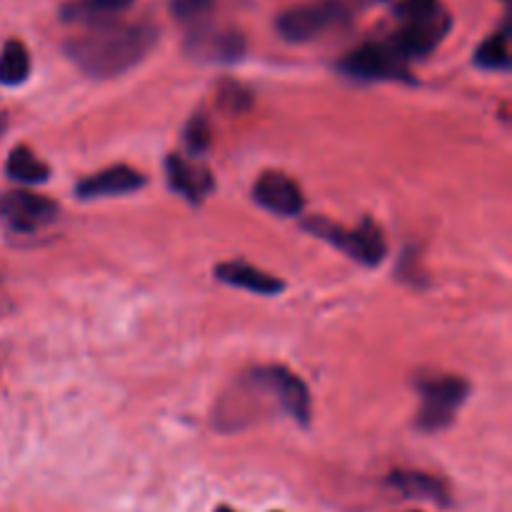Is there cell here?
I'll use <instances>...</instances> for the list:
<instances>
[{"instance_id":"cell-1","label":"cell","mask_w":512,"mask_h":512,"mask_svg":"<svg viewBox=\"0 0 512 512\" xmlns=\"http://www.w3.org/2000/svg\"><path fill=\"white\" fill-rule=\"evenodd\" d=\"M158 28L153 23H108L88 28L65 43L68 58L90 78L128 73L153 50Z\"/></svg>"},{"instance_id":"cell-2","label":"cell","mask_w":512,"mask_h":512,"mask_svg":"<svg viewBox=\"0 0 512 512\" xmlns=\"http://www.w3.org/2000/svg\"><path fill=\"white\" fill-rule=\"evenodd\" d=\"M400 28L388 40L403 60L433 53L453 28V15L440 0H403L395 5Z\"/></svg>"},{"instance_id":"cell-3","label":"cell","mask_w":512,"mask_h":512,"mask_svg":"<svg viewBox=\"0 0 512 512\" xmlns=\"http://www.w3.org/2000/svg\"><path fill=\"white\" fill-rule=\"evenodd\" d=\"M305 230H310L315 238L335 245L340 253H345L348 258L358 260L363 265H378L385 258V250H388L385 248L383 233H380V228L373 220H365L360 228L348 230L325 218H313L305 223Z\"/></svg>"},{"instance_id":"cell-4","label":"cell","mask_w":512,"mask_h":512,"mask_svg":"<svg viewBox=\"0 0 512 512\" xmlns=\"http://www.w3.org/2000/svg\"><path fill=\"white\" fill-rule=\"evenodd\" d=\"M345 20H348V8L340 0H318V3L283 10L275 20V28L288 43H310Z\"/></svg>"},{"instance_id":"cell-5","label":"cell","mask_w":512,"mask_h":512,"mask_svg":"<svg viewBox=\"0 0 512 512\" xmlns=\"http://www.w3.org/2000/svg\"><path fill=\"white\" fill-rule=\"evenodd\" d=\"M470 393V385L455 375H440V378H428L420 383V395H423V408L418 415V428L425 433H438L448 428L455 420L458 410L463 408L465 398Z\"/></svg>"},{"instance_id":"cell-6","label":"cell","mask_w":512,"mask_h":512,"mask_svg":"<svg viewBox=\"0 0 512 512\" xmlns=\"http://www.w3.org/2000/svg\"><path fill=\"white\" fill-rule=\"evenodd\" d=\"M340 70L360 80H413L408 60L400 58L390 43H363L345 55Z\"/></svg>"},{"instance_id":"cell-7","label":"cell","mask_w":512,"mask_h":512,"mask_svg":"<svg viewBox=\"0 0 512 512\" xmlns=\"http://www.w3.org/2000/svg\"><path fill=\"white\" fill-rule=\"evenodd\" d=\"M58 215V205L43 195L13 190L0 195V218L18 233H35V230L50 225Z\"/></svg>"},{"instance_id":"cell-8","label":"cell","mask_w":512,"mask_h":512,"mask_svg":"<svg viewBox=\"0 0 512 512\" xmlns=\"http://www.w3.org/2000/svg\"><path fill=\"white\" fill-rule=\"evenodd\" d=\"M250 375L268 388V393L278 400V405L290 418L298 420L300 425L310 423V393L298 375L285 368H275V365L250 370Z\"/></svg>"},{"instance_id":"cell-9","label":"cell","mask_w":512,"mask_h":512,"mask_svg":"<svg viewBox=\"0 0 512 512\" xmlns=\"http://www.w3.org/2000/svg\"><path fill=\"white\" fill-rule=\"evenodd\" d=\"M188 53L208 63H238L245 55V38L235 28H198L185 43Z\"/></svg>"},{"instance_id":"cell-10","label":"cell","mask_w":512,"mask_h":512,"mask_svg":"<svg viewBox=\"0 0 512 512\" xmlns=\"http://www.w3.org/2000/svg\"><path fill=\"white\" fill-rule=\"evenodd\" d=\"M253 198L265 210L283 215V218H295V215L303 213L305 205L300 185L280 170H268V173L260 175L253 188Z\"/></svg>"},{"instance_id":"cell-11","label":"cell","mask_w":512,"mask_h":512,"mask_svg":"<svg viewBox=\"0 0 512 512\" xmlns=\"http://www.w3.org/2000/svg\"><path fill=\"white\" fill-rule=\"evenodd\" d=\"M145 185V178L130 165H113L100 173L90 175V178L80 180L75 193L83 200L93 198H110V195H128L133 190H140Z\"/></svg>"},{"instance_id":"cell-12","label":"cell","mask_w":512,"mask_h":512,"mask_svg":"<svg viewBox=\"0 0 512 512\" xmlns=\"http://www.w3.org/2000/svg\"><path fill=\"white\" fill-rule=\"evenodd\" d=\"M165 173H168V183L175 193L185 195L190 203H200L205 195L213 190V175L205 165L185 160L180 155H168L165 160Z\"/></svg>"},{"instance_id":"cell-13","label":"cell","mask_w":512,"mask_h":512,"mask_svg":"<svg viewBox=\"0 0 512 512\" xmlns=\"http://www.w3.org/2000/svg\"><path fill=\"white\" fill-rule=\"evenodd\" d=\"M133 0H70L63 5L60 15L63 20L85 28H98V25L118 23V15L130 8Z\"/></svg>"},{"instance_id":"cell-14","label":"cell","mask_w":512,"mask_h":512,"mask_svg":"<svg viewBox=\"0 0 512 512\" xmlns=\"http://www.w3.org/2000/svg\"><path fill=\"white\" fill-rule=\"evenodd\" d=\"M215 278L225 285H233V288L250 290V293L258 295H278L285 288L275 275L263 273V270L253 268L248 263H240V260H230V263H220L215 268Z\"/></svg>"},{"instance_id":"cell-15","label":"cell","mask_w":512,"mask_h":512,"mask_svg":"<svg viewBox=\"0 0 512 512\" xmlns=\"http://www.w3.org/2000/svg\"><path fill=\"white\" fill-rule=\"evenodd\" d=\"M390 485L398 488L405 498H415V500H430V503L438 505H448V488L440 483L438 478L425 473H415V470H395L390 475Z\"/></svg>"},{"instance_id":"cell-16","label":"cell","mask_w":512,"mask_h":512,"mask_svg":"<svg viewBox=\"0 0 512 512\" xmlns=\"http://www.w3.org/2000/svg\"><path fill=\"white\" fill-rule=\"evenodd\" d=\"M5 170H8V175L13 180H18V183H28V185L45 183L50 175L48 165H45L40 158H35L33 150H28L25 145H20V148H15L13 153L8 155V165H5Z\"/></svg>"},{"instance_id":"cell-17","label":"cell","mask_w":512,"mask_h":512,"mask_svg":"<svg viewBox=\"0 0 512 512\" xmlns=\"http://www.w3.org/2000/svg\"><path fill=\"white\" fill-rule=\"evenodd\" d=\"M30 75V53L20 40H8L0 50V83L20 85Z\"/></svg>"},{"instance_id":"cell-18","label":"cell","mask_w":512,"mask_h":512,"mask_svg":"<svg viewBox=\"0 0 512 512\" xmlns=\"http://www.w3.org/2000/svg\"><path fill=\"white\" fill-rule=\"evenodd\" d=\"M475 65L485 70H508L510 68V45H508V28H500L475 50Z\"/></svg>"},{"instance_id":"cell-19","label":"cell","mask_w":512,"mask_h":512,"mask_svg":"<svg viewBox=\"0 0 512 512\" xmlns=\"http://www.w3.org/2000/svg\"><path fill=\"white\" fill-rule=\"evenodd\" d=\"M170 13L175 15L183 23H193V20H200L210 8L215 5V0H168Z\"/></svg>"},{"instance_id":"cell-20","label":"cell","mask_w":512,"mask_h":512,"mask_svg":"<svg viewBox=\"0 0 512 512\" xmlns=\"http://www.w3.org/2000/svg\"><path fill=\"white\" fill-rule=\"evenodd\" d=\"M218 103L223 105V108H228V113H238V110L248 108L250 95L248 90L240 88L238 83H225L218 93Z\"/></svg>"},{"instance_id":"cell-21","label":"cell","mask_w":512,"mask_h":512,"mask_svg":"<svg viewBox=\"0 0 512 512\" xmlns=\"http://www.w3.org/2000/svg\"><path fill=\"white\" fill-rule=\"evenodd\" d=\"M185 138H188V148L193 150V153H203V150L210 145V128H208V123H205L203 118L190 120L188 133H185Z\"/></svg>"},{"instance_id":"cell-22","label":"cell","mask_w":512,"mask_h":512,"mask_svg":"<svg viewBox=\"0 0 512 512\" xmlns=\"http://www.w3.org/2000/svg\"><path fill=\"white\" fill-rule=\"evenodd\" d=\"M5 130V120H3V115H0V133H3Z\"/></svg>"},{"instance_id":"cell-23","label":"cell","mask_w":512,"mask_h":512,"mask_svg":"<svg viewBox=\"0 0 512 512\" xmlns=\"http://www.w3.org/2000/svg\"><path fill=\"white\" fill-rule=\"evenodd\" d=\"M218 512H238V510H233V508H218Z\"/></svg>"}]
</instances>
